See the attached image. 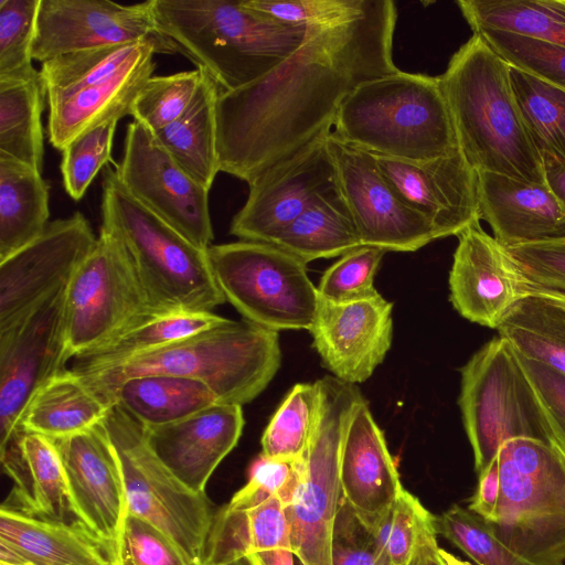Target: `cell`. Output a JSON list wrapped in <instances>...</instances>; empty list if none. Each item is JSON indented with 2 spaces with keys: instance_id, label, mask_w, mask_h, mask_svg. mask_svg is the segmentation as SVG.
<instances>
[{
  "instance_id": "20",
  "label": "cell",
  "mask_w": 565,
  "mask_h": 565,
  "mask_svg": "<svg viewBox=\"0 0 565 565\" xmlns=\"http://www.w3.org/2000/svg\"><path fill=\"white\" fill-rule=\"evenodd\" d=\"M329 134L248 184L247 200L231 222L232 235L242 241L273 244L318 195L335 189Z\"/></svg>"
},
{
  "instance_id": "33",
  "label": "cell",
  "mask_w": 565,
  "mask_h": 565,
  "mask_svg": "<svg viewBox=\"0 0 565 565\" xmlns=\"http://www.w3.org/2000/svg\"><path fill=\"white\" fill-rule=\"evenodd\" d=\"M221 92L205 73L190 108L179 119L153 132L173 159L209 191L220 172L216 103Z\"/></svg>"
},
{
  "instance_id": "12",
  "label": "cell",
  "mask_w": 565,
  "mask_h": 565,
  "mask_svg": "<svg viewBox=\"0 0 565 565\" xmlns=\"http://www.w3.org/2000/svg\"><path fill=\"white\" fill-rule=\"evenodd\" d=\"M316 383L318 420L286 511L292 551L301 565H333L334 524L342 500L341 443L351 409L363 395L356 385L334 376H324Z\"/></svg>"
},
{
  "instance_id": "32",
  "label": "cell",
  "mask_w": 565,
  "mask_h": 565,
  "mask_svg": "<svg viewBox=\"0 0 565 565\" xmlns=\"http://www.w3.org/2000/svg\"><path fill=\"white\" fill-rule=\"evenodd\" d=\"M49 194L41 172L0 154V262L44 233Z\"/></svg>"
},
{
  "instance_id": "47",
  "label": "cell",
  "mask_w": 565,
  "mask_h": 565,
  "mask_svg": "<svg viewBox=\"0 0 565 565\" xmlns=\"http://www.w3.org/2000/svg\"><path fill=\"white\" fill-rule=\"evenodd\" d=\"M302 469L300 458H270L260 454L252 463L248 481L225 505L232 511H247L273 497L287 507Z\"/></svg>"
},
{
  "instance_id": "27",
  "label": "cell",
  "mask_w": 565,
  "mask_h": 565,
  "mask_svg": "<svg viewBox=\"0 0 565 565\" xmlns=\"http://www.w3.org/2000/svg\"><path fill=\"white\" fill-rule=\"evenodd\" d=\"M0 562L32 565H117L82 521L38 518L2 504Z\"/></svg>"
},
{
  "instance_id": "14",
  "label": "cell",
  "mask_w": 565,
  "mask_h": 565,
  "mask_svg": "<svg viewBox=\"0 0 565 565\" xmlns=\"http://www.w3.org/2000/svg\"><path fill=\"white\" fill-rule=\"evenodd\" d=\"M115 172L136 200L191 243L202 249L212 245L209 190L142 124L134 120L127 126L124 154Z\"/></svg>"
},
{
  "instance_id": "22",
  "label": "cell",
  "mask_w": 565,
  "mask_h": 565,
  "mask_svg": "<svg viewBox=\"0 0 565 565\" xmlns=\"http://www.w3.org/2000/svg\"><path fill=\"white\" fill-rule=\"evenodd\" d=\"M449 273V299L465 319L497 329L526 295L527 281L518 263L476 223L458 236Z\"/></svg>"
},
{
  "instance_id": "39",
  "label": "cell",
  "mask_w": 565,
  "mask_h": 565,
  "mask_svg": "<svg viewBox=\"0 0 565 565\" xmlns=\"http://www.w3.org/2000/svg\"><path fill=\"white\" fill-rule=\"evenodd\" d=\"M380 559L386 565H411L422 543L436 532L433 515L405 489L371 526Z\"/></svg>"
},
{
  "instance_id": "5",
  "label": "cell",
  "mask_w": 565,
  "mask_h": 565,
  "mask_svg": "<svg viewBox=\"0 0 565 565\" xmlns=\"http://www.w3.org/2000/svg\"><path fill=\"white\" fill-rule=\"evenodd\" d=\"M332 128L352 146L409 161L459 149L439 77L401 70L355 87L341 104Z\"/></svg>"
},
{
  "instance_id": "34",
  "label": "cell",
  "mask_w": 565,
  "mask_h": 565,
  "mask_svg": "<svg viewBox=\"0 0 565 565\" xmlns=\"http://www.w3.org/2000/svg\"><path fill=\"white\" fill-rule=\"evenodd\" d=\"M273 244L306 264L319 258L341 257L363 246L337 188L318 195Z\"/></svg>"
},
{
  "instance_id": "8",
  "label": "cell",
  "mask_w": 565,
  "mask_h": 565,
  "mask_svg": "<svg viewBox=\"0 0 565 565\" xmlns=\"http://www.w3.org/2000/svg\"><path fill=\"white\" fill-rule=\"evenodd\" d=\"M498 460L491 532L533 565H565V459L542 440L514 438L500 447Z\"/></svg>"
},
{
  "instance_id": "1",
  "label": "cell",
  "mask_w": 565,
  "mask_h": 565,
  "mask_svg": "<svg viewBox=\"0 0 565 565\" xmlns=\"http://www.w3.org/2000/svg\"><path fill=\"white\" fill-rule=\"evenodd\" d=\"M397 10L367 0L354 19L308 26L302 44L260 78L221 92L216 103L220 171L247 184L332 130L345 97L393 73Z\"/></svg>"
},
{
  "instance_id": "30",
  "label": "cell",
  "mask_w": 565,
  "mask_h": 565,
  "mask_svg": "<svg viewBox=\"0 0 565 565\" xmlns=\"http://www.w3.org/2000/svg\"><path fill=\"white\" fill-rule=\"evenodd\" d=\"M104 399L147 428L179 422L220 403L206 384L168 374L130 377L107 392Z\"/></svg>"
},
{
  "instance_id": "2",
  "label": "cell",
  "mask_w": 565,
  "mask_h": 565,
  "mask_svg": "<svg viewBox=\"0 0 565 565\" xmlns=\"http://www.w3.org/2000/svg\"><path fill=\"white\" fill-rule=\"evenodd\" d=\"M438 77L459 149L476 171L547 184L515 99L509 63L473 34Z\"/></svg>"
},
{
  "instance_id": "40",
  "label": "cell",
  "mask_w": 565,
  "mask_h": 565,
  "mask_svg": "<svg viewBox=\"0 0 565 565\" xmlns=\"http://www.w3.org/2000/svg\"><path fill=\"white\" fill-rule=\"evenodd\" d=\"M317 383H298L287 394L262 436V454L270 458L303 456L318 420Z\"/></svg>"
},
{
  "instance_id": "11",
  "label": "cell",
  "mask_w": 565,
  "mask_h": 565,
  "mask_svg": "<svg viewBox=\"0 0 565 565\" xmlns=\"http://www.w3.org/2000/svg\"><path fill=\"white\" fill-rule=\"evenodd\" d=\"M103 424L120 458L129 514L161 531L192 565H203L215 513L158 458L145 427L113 405Z\"/></svg>"
},
{
  "instance_id": "56",
  "label": "cell",
  "mask_w": 565,
  "mask_h": 565,
  "mask_svg": "<svg viewBox=\"0 0 565 565\" xmlns=\"http://www.w3.org/2000/svg\"><path fill=\"white\" fill-rule=\"evenodd\" d=\"M437 533L430 534L420 545L411 565H443L438 554Z\"/></svg>"
},
{
  "instance_id": "49",
  "label": "cell",
  "mask_w": 565,
  "mask_h": 565,
  "mask_svg": "<svg viewBox=\"0 0 565 565\" xmlns=\"http://www.w3.org/2000/svg\"><path fill=\"white\" fill-rule=\"evenodd\" d=\"M515 353L545 419L550 445L565 459V376Z\"/></svg>"
},
{
  "instance_id": "36",
  "label": "cell",
  "mask_w": 565,
  "mask_h": 565,
  "mask_svg": "<svg viewBox=\"0 0 565 565\" xmlns=\"http://www.w3.org/2000/svg\"><path fill=\"white\" fill-rule=\"evenodd\" d=\"M497 331L521 355L565 376V308L526 294L508 311Z\"/></svg>"
},
{
  "instance_id": "9",
  "label": "cell",
  "mask_w": 565,
  "mask_h": 565,
  "mask_svg": "<svg viewBox=\"0 0 565 565\" xmlns=\"http://www.w3.org/2000/svg\"><path fill=\"white\" fill-rule=\"evenodd\" d=\"M458 404L479 476L510 439L550 445L545 419L512 345L495 337L461 367Z\"/></svg>"
},
{
  "instance_id": "37",
  "label": "cell",
  "mask_w": 565,
  "mask_h": 565,
  "mask_svg": "<svg viewBox=\"0 0 565 565\" xmlns=\"http://www.w3.org/2000/svg\"><path fill=\"white\" fill-rule=\"evenodd\" d=\"M473 33L502 31L565 47V0H459Z\"/></svg>"
},
{
  "instance_id": "3",
  "label": "cell",
  "mask_w": 565,
  "mask_h": 565,
  "mask_svg": "<svg viewBox=\"0 0 565 565\" xmlns=\"http://www.w3.org/2000/svg\"><path fill=\"white\" fill-rule=\"evenodd\" d=\"M163 34L222 92L266 75L303 42L308 26L280 22L244 0H153Z\"/></svg>"
},
{
  "instance_id": "55",
  "label": "cell",
  "mask_w": 565,
  "mask_h": 565,
  "mask_svg": "<svg viewBox=\"0 0 565 565\" xmlns=\"http://www.w3.org/2000/svg\"><path fill=\"white\" fill-rule=\"evenodd\" d=\"M253 565H294L295 553L291 548H276L246 555Z\"/></svg>"
},
{
  "instance_id": "10",
  "label": "cell",
  "mask_w": 565,
  "mask_h": 565,
  "mask_svg": "<svg viewBox=\"0 0 565 565\" xmlns=\"http://www.w3.org/2000/svg\"><path fill=\"white\" fill-rule=\"evenodd\" d=\"M206 256L220 291L245 320L274 331L310 330L319 294L301 259L250 241L211 245Z\"/></svg>"
},
{
  "instance_id": "45",
  "label": "cell",
  "mask_w": 565,
  "mask_h": 565,
  "mask_svg": "<svg viewBox=\"0 0 565 565\" xmlns=\"http://www.w3.org/2000/svg\"><path fill=\"white\" fill-rule=\"evenodd\" d=\"M119 120L111 118L88 129L62 150L63 183L73 200H81L99 170L111 161L113 140Z\"/></svg>"
},
{
  "instance_id": "53",
  "label": "cell",
  "mask_w": 565,
  "mask_h": 565,
  "mask_svg": "<svg viewBox=\"0 0 565 565\" xmlns=\"http://www.w3.org/2000/svg\"><path fill=\"white\" fill-rule=\"evenodd\" d=\"M478 487L468 509L490 522L495 513L500 493V469L498 456L478 476Z\"/></svg>"
},
{
  "instance_id": "50",
  "label": "cell",
  "mask_w": 565,
  "mask_h": 565,
  "mask_svg": "<svg viewBox=\"0 0 565 565\" xmlns=\"http://www.w3.org/2000/svg\"><path fill=\"white\" fill-rule=\"evenodd\" d=\"M120 565H192L156 526L129 514L125 524Z\"/></svg>"
},
{
  "instance_id": "35",
  "label": "cell",
  "mask_w": 565,
  "mask_h": 565,
  "mask_svg": "<svg viewBox=\"0 0 565 565\" xmlns=\"http://www.w3.org/2000/svg\"><path fill=\"white\" fill-rule=\"evenodd\" d=\"M46 90L40 71L0 79V154L42 173L44 135L41 116Z\"/></svg>"
},
{
  "instance_id": "31",
  "label": "cell",
  "mask_w": 565,
  "mask_h": 565,
  "mask_svg": "<svg viewBox=\"0 0 565 565\" xmlns=\"http://www.w3.org/2000/svg\"><path fill=\"white\" fill-rule=\"evenodd\" d=\"M225 319L210 311L148 309L100 347L74 358L72 370L92 371L152 352L217 326Z\"/></svg>"
},
{
  "instance_id": "25",
  "label": "cell",
  "mask_w": 565,
  "mask_h": 565,
  "mask_svg": "<svg viewBox=\"0 0 565 565\" xmlns=\"http://www.w3.org/2000/svg\"><path fill=\"white\" fill-rule=\"evenodd\" d=\"M340 484L342 497L366 526L404 490L385 437L363 396L352 407L343 431Z\"/></svg>"
},
{
  "instance_id": "6",
  "label": "cell",
  "mask_w": 565,
  "mask_h": 565,
  "mask_svg": "<svg viewBox=\"0 0 565 565\" xmlns=\"http://www.w3.org/2000/svg\"><path fill=\"white\" fill-rule=\"evenodd\" d=\"M102 228L124 246L150 309L210 311L226 302L199 248L136 200L107 167L102 182Z\"/></svg>"
},
{
  "instance_id": "15",
  "label": "cell",
  "mask_w": 565,
  "mask_h": 565,
  "mask_svg": "<svg viewBox=\"0 0 565 565\" xmlns=\"http://www.w3.org/2000/svg\"><path fill=\"white\" fill-rule=\"evenodd\" d=\"M328 147L337 191L363 246L414 252L438 239L429 222L398 196L379 169L374 154L341 140L332 130Z\"/></svg>"
},
{
  "instance_id": "23",
  "label": "cell",
  "mask_w": 565,
  "mask_h": 565,
  "mask_svg": "<svg viewBox=\"0 0 565 565\" xmlns=\"http://www.w3.org/2000/svg\"><path fill=\"white\" fill-rule=\"evenodd\" d=\"M393 303L381 295L334 303L319 297L310 333L323 365L350 384L366 381L392 344Z\"/></svg>"
},
{
  "instance_id": "7",
  "label": "cell",
  "mask_w": 565,
  "mask_h": 565,
  "mask_svg": "<svg viewBox=\"0 0 565 565\" xmlns=\"http://www.w3.org/2000/svg\"><path fill=\"white\" fill-rule=\"evenodd\" d=\"M151 42L67 53L41 63L49 106L47 137L63 150L102 122L129 115L156 68Z\"/></svg>"
},
{
  "instance_id": "19",
  "label": "cell",
  "mask_w": 565,
  "mask_h": 565,
  "mask_svg": "<svg viewBox=\"0 0 565 565\" xmlns=\"http://www.w3.org/2000/svg\"><path fill=\"white\" fill-rule=\"evenodd\" d=\"M53 441L76 519L104 542L120 565L128 500L120 458L104 424Z\"/></svg>"
},
{
  "instance_id": "46",
  "label": "cell",
  "mask_w": 565,
  "mask_h": 565,
  "mask_svg": "<svg viewBox=\"0 0 565 565\" xmlns=\"http://www.w3.org/2000/svg\"><path fill=\"white\" fill-rule=\"evenodd\" d=\"M507 63L565 90V47L519 34L477 33Z\"/></svg>"
},
{
  "instance_id": "26",
  "label": "cell",
  "mask_w": 565,
  "mask_h": 565,
  "mask_svg": "<svg viewBox=\"0 0 565 565\" xmlns=\"http://www.w3.org/2000/svg\"><path fill=\"white\" fill-rule=\"evenodd\" d=\"M480 220L504 247L565 236V211L547 184L477 171Z\"/></svg>"
},
{
  "instance_id": "59",
  "label": "cell",
  "mask_w": 565,
  "mask_h": 565,
  "mask_svg": "<svg viewBox=\"0 0 565 565\" xmlns=\"http://www.w3.org/2000/svg\"><path fill=\"white\" fill-rule=\"evenodd\" d=\"M213 565H253L247 556H236Z\"/></svg>"
},
{
  "instance_id": "4",
  "label": "cell",
  "mask_w": 565,
  "mask_h": 565,
  "mask_svg": "<svg viewBox=\"0 0 565 565\" xmlns=\"http://www.w3.org/2000/svg\"><path fill=\"white\" fill-rule=\"evenodd\" d=\"M280 360L277 331L245 319L226 318L217 326L152 352L76 373L103 398L130 377L168 374L200 381L214 392L220 403L242 406L265 390Z\"/></svg>"
},
{
  "instance_id": "13",
  "label": "cell",
  "mask_w": 565,
  "mask_h": 565,
  "mask_svg": "<svg viewBox=\"0 0 565 565\" xmlns=\"http://www.w3.org/2000/svg\"><path fill=\"white\" fill-rule=\"evenodd\" d=\"M148 309L127 252L113 234L100 227L94 248L65 288L68 358L100 347Z\"/></svg>"
},
{
  "instance_id": "54",
  "label": "cell",
  "mask_w": 565,
  "mask_h": 565,
  "mask_svg": "<svg viewBox=\"0 0 565 565\" xmlns=\"http://www.w3.org/2000/svg\"><path fill=\"white\" fill-rule=\"evenodd\" d=\"M543 166L546 183L565 211V163L544 159Z\"/></svg>"
},
{
  "instance_id": "52",
  "label": "cell",
  "mask_w": 565,
  "mask_h": 565,
  "mask_svg": "<svg viewBox=\"0 0 565 565\" xmlns=\"http://www.w3.org/2000/svg\"><path fill=\"white\" fill-rule=\"evenodd\" d=\"M333 565H386L377 554L370 529L342 497L333 533Z\"/></svg>"
},
{
  "instance_id": "51",
  "label": "cell",
  "mask_w": 565,
  "mask_h": 565,
  "mask_svg": "<svg viewBox=\"0 0 565 565\" xmlns=\"http://www.w3.org/2000/svg\"><path fill=\"white\" fill-rule=\"evenodd\" d=\"M507 248L527 286L565 292V236Z\"/></svg>"
},
{
  "instance_id": "21",
  "label": "cell",
  "mask_w": 565,
  "mask_h": 565,
  "mask_svg": "<svg viewBox=\"0 0 565 565\" xmlns=\"http://www.w3.org/2000/svg\"><path fill=\"white\" fill-rule=\"evenodd\" d=\"M374 157L398 196L429 222L437 238L458 236L480 223L478 173L460 149L423 161Z\"/></svg>"
},
{
  "instance_id": "17",
  "label": "cell",
  "mask_w": 565,
  "mask_h": 565,
  "mask_svg": "<svg viewBox=\"0 0 565 565\" xmlns=\"http://www.w3.org/2000/svg\"><path fill=\"white\" fill-rule=\"evenodd\" d=\"M65 288L0 331V449L21 435L20 419L34 392L65 370L70 360L65 338Z\"/></svg>"
},
{
  "instance_id": "28",
  "label": "cell",
  "mask_w": 565,
  "mask_h": 565,
  "mask_svg": "<svg viewBox=\"0 0 565 565\" xmlns=\"http://www.w3.org/2000/svg\"><path fill=\"white\" fill-rule=\"evenodd\" d=\"M1 451L4 471L13 488L3 504L31 515L72 521V509L63 463L54 441L23 433ZM75 520V519H73Z\"/></svg>"
},
{
  "instance_id": "60",
  "label": "cell",
  "mask_w": 565,
  "mask_h": 565,
  "mask_svg": "<svg viewBox=\"0 0 565 565\" xmlns=\"http://www.w3.org/2000/svg\"><path fill=\"white\" fill-rule=\"evenodd\" d=\"M0 565H32V564H12V563L0 562Z\"/></svg>"
},
{
  "instance_id": "38",
  "label": "cell",
  "mask_w": 565,
  "mask_h": 565,
  "mask_svg": "<svg viewBox=\"0 0 565 565\" xmlns=\"http://www.w3.org/2000/svg\"><path fill=\"white\" fill-rule=\"evenodd\" d=\"M510 79L524 125L542 160L565 163V90L512 65Z\"/></svg>"
},
{
  "instance_id": "44",
  "label": "cell",
  "mask_w": 565,
  "mask_h": 565,
  "mask_svg": "<svg viewBox=\"0 0 565 565\" xmlns=\"http://www.w3.org/2000/svg\"><path fill=\"white\" fill-rule=\"evenodd\" d=\"M386 250L360 246L331 265L317 286L319 297L334 303H350L380 296L374 277Z\"/></svg>"
},
{
  "instance_id": "29",
  "label": "cell",
  "mask_w": 565,
  "mask_h": 565,
  "mask_svg": "<svg viewBox=\"0 0 565 565\" xmlns=\"http://www.w3.org/2000/svg\"><path fill=\"white\" fill-rule=\"evenodd\" d=\"M72 369L49 379L31 396L21 419L20 433L66 438L102 424L110 407Z\"/></svg>"
},
{
  "instance_id": "42",
  "label": "cell",
  "mask_w": 565,
  "mask_h": 565,
  "mask_svg": "<svg viewBox=\"0 0 565 565\" xmlns=\"http://www.w3.org/2000/svg\"><path fill=\"white\" fill-rule=\"evenodd\" d=\"M435 527L478 565H533L501 543L487 521L468 508L451 505L435 515Z\"/></svg>"
},
{
  "instance_id": "24",
  "label": "cell",
  "mask_w": 565,
  "mask_h": 565,
  "mask_svg": "<svg viewBox=\"0 0 565 565\" xmlns=\"http://www.w3.org/2000/svg\"><path fill=\"white\" fill-rule=\"evenodd\" d=\"M244 427L241 405L215 403L179 422L145 427L147 440L164 466L191 490L205 487L237 445Z\"/></svg>"
},
{
  "instance_id": "48",
  "label": "cell",
  "mask_w": 565,
  "mask_h": 565,
  "mask_svg": "<svg viewBox=\"0 0 565 565\" xmlns=\"http://www.w3.org/2000/svg\"><path fill=\"white\" fill-rule=\"evenodd\" d=\"M244 3L280 22L311 26L360 17L367 0H244Z\"/></svg>"
},
{
  "instance_id": "57",
  "label": "cell",
  "mask_w": 565,
  "mask_h": 565,
  "mask_svg": "<svg viewBox=\"0 0 565 565\" xmlns=\"http://www.w3.org/2000/svg\"><path fill=\"white\" fill-rule=\"evenodd\" d=\"M526 294H534L537 296H541L553 303L565 308V292L556 291V290H548V289H541V288H533L527 286Z\"/></svg>"
},
{
  "instance_id": "43",
  "label": "cell",
  "mask_w": 565,
  "mask_h": 565,
  "mask_svg": "<svg viewBox=\"0 0 565 565\" xmlns=\"http://www.w3.org/2000/svg\"><path fill=\"white\" fill-rule=\"evenodd\" d=\"M41 0H0V79L35 71L32 65Z\"/></svg>"
},
{
  "instance_id": "58",
  "label": "cell",
  "mask_w": 565,
  "mask_h": 565,
  "mask_svg": "<svg viewBox=\"0 0 565 565\" xmlns=\"http://www.w3.org/2000/svg\"><path fill=\"white\" fill-rule=\"evenodd\" d=\"M438 554L443 565H472L471 563L462 561L459 557L440 547L438 550Z\"/></svg>"
},
{
  "instance_id": "16",
  "label": "cell",
  "mask_w": 565,
  "mask_h": 565,
  "mask_svg": "<svg viewBox=\"0 0 565 565\" xmlns=\"http://www.w3.org/2000/svg\"><path fill=\"white\" fill-rule=\"evenodd\" d=\"M153 0L121 4L109 0H41L33 60L67 53L151 42L159 54L179 53L160 30Z\"/></svg>"
},
{
  "instance_id": "18",
  "label": "cell",
  "mask_w": 565,
  "mask_h": 565,
  "mask_svg": "<svg viewBox=\"0 0 565 565\" xmlns=\"http://www.w3.org/2000/svg\"><path fill=\"white\" fill-rule=\"evenodd\" d=\"M87 218L75 212L50 222L31 244L0 262V331L65 288L96 244Z\"/></svg>"
},
{
  "instance_id": "41",
  "label": "cell",
  "mask_w": 565,
  "mask_h": 565,
  "mask_svg": "<svg viewBox=\"0 0 565 565\" xmlns=\"http://www.w3.org/2000/svg\"><path fill=\"white\" fill-rule=\"evenodd\" d=\"M205 72L195 68L151 76L139 90L129 115L152 132L179 119L194 102Z\"/></svg>"
}]
</instances>
